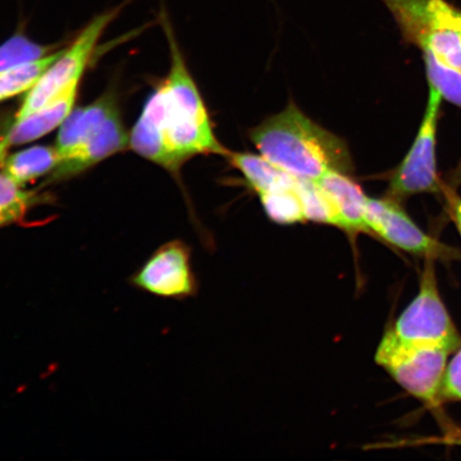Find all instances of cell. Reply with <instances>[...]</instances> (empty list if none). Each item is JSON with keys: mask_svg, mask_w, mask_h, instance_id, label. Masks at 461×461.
I'll return each instance as SVG.
<instances>
[{"mask_svg": "<svg viewBox=\"0 0 461 461\" xmlns=\"http://www.w3.org/2000/svg\"><path fill=\"white\" fill-rule=\"evenodd\" d=\"M169 74L149 97L130 132V148L140 157L177 176L184 164L200 155L226 158L230 149L215 134L209 109L188 70L169 24Z\"/></svg>", "mask_w": 461, "mask_h": 461, "instance_id": "cell-1", "label": "cell"}, {"mask_svg": "<svg viewBox=\"0 0 461 461\" xmlns=\"http://www.w3.org/2000/svg\"><path fill=\"white\" fill-rule=\"evenodd\" d=\"M258 154L303 181H319L331 171L354 175L348 142L322 128L295 102L248 131Z\"/></svg>", "mask_w": 461, "mask_h": 461, "instance_id": "cell-2", "label": "cell"}, {"mask_svg": "<svg viewBox=\"0 0 461 461\" xmlns=\"http://www.w3.org/2000/svg\"><path fill=\"white\" fill-rule=\"evenodd\" d=\"M451 354L439 346L401 342L387 331L375 360L409 394L426 405L436 406L442 401V384Z\"/></svg>", "mask_w": 461, "mask_h": 461, "instance_id": "cell-3", "label": "cell"}, {"mask_svg": "<svg viewBox=\"0 0 461 461\" xmlns=\"http://www.w3.org/2000/svg\"><path fill=\"white\" fill-rule=\"evenodd\" d=\"M434 262L426 258L417 297L388 331L401 342L439 346L453 353L460 348L461 337L442 302Z\"/></svg>", "mask_w": 461, "mask_h": 461, "instance_id": "cell-4", "label": "cell"}, {"mask_svg": "<svg viewBox=\"0 0 461 461\" xmlns=\"http://www.w3.org/2000/svg\"><path fill=\"white\" fill-rule=\"evenodd\" d=\"M118 14L119 10L114 9L97 15L67 49L62 50L59 57L51 63L37 85L27 92L14 121L26 118L61 95L68 86L79 83L103 32Z\"/></svg>", "mask_w": 461, "mask_h": 461, "instance_id": "cell-5", "label": "cell"}, {"mask_svg": "<svg viewBox=\"0 0 461 461\" xmlns=\"http://www.w3.org/2000/svg\"><path fill=\"white\" fill-rule=\"evenodd\" d=\"M135 290L161 299L185 301L197 295L199 281L193 267V252L185 241H167L128 279Z\"/></svg>", "mask_w": 461, "mask_h": 461, "instance_id": "cell-6", "label": "cell"}, {"mask_svg": "<svg viewBox=\"0 0 461 461\" xmlns=\"http://www.w3.org/2000/svg\"><path fill=\"white\" fill-rule=\"evenodd\" d=\"M442 96L434 86H429L428 107L416 140L391 178L388 193L391 198L400 200L422 193L439 190L437 173L436 135L438 115Z\"/></svg>", "mask_w": 461, "mask_h": 461, "instance_id": "cell-7", "label": "cell"}, {"mask_svg": "<svg viewBox=\"0 0 461 461\" xmlns=\"http://www.w3.org/2000/svg\"><path fill=\"white\" fill-rule=\"evenodd\" d=\"M366 221L368 234L397 249L425 258L451 256V250L425 234L393 198L367 197Z\"/></svg>", "mask_w": 461, "mask_h": 461, "instance_id": "cell-8", "label": "cell"}, {"mask_svg": "<svg viewBox=\"0 0 461 461\" xmlns=\"http://www.w3.org/2000/svg\"><path fill=\"white\" fill-rule=\"evenodd\" d=\"M128 148H130V134L124 128L118 109L95 134L86 138L73 152L59 160L56 168L50 173L43 186L77 176Z\"/></svg>", "mask_w": 461, "mask_h": 461, "instance_id": "cell-9", "label": "cell"}, {"mask_svg": "<svg viewBox=\"0 0 461 461\" xmlns=\"http://www.w3.org/2000/svg\"><path fill=\"white\" fill-rule=\"evenodd\" d=\"M330 200L337 217V228L351 240L368 234L366 214L367 195L348 173L331 171L316 181Z\"/></svg>", "mask_w": 461, "mask_h": 461, "instance_id": "cell-10", "label": "cell"}, {"mask_svg": "<svg viewBox=\"0 0 461 461\" xmlns=\"http://www.w3.org/2000/svg\"><path fill=\"white\" fill-rule=\"evenodd\" d=\"M79 83L73 84L26 118L14 121L4 141L9 148L40 140L62 125L74 109Z\"/></svg>", "mask_w": 461, "mask_h": 461, "instance_id": "cell-11", "label": "cell"}, {"mask_svg": "<svg viewBox=\"0 0 461 461\" xmlns=\"http://www.w3.org/2000/svg\"><path fill=\"white\" fill-rule=\"evenodd\" d=\"M115 111L118 105L113 94L104 95L89 105L73 109L60 126L56 140L55 148L60 159L95 134Z\"/></svg>", "mask_w": 461, "mask_h": 461, "instance_id": "cell-12", "label": "cell"}, {"mask_svg": "<svg viewBox=\"0 0 461 461\" xmlns=\"http://www.w3.org/2000/svg\"><path fill=\"white\" fill-rule=\"evenodd\" d=\"M224 158L240 173L247 187L257 195L276 188L293 185L298 180L261 154L229 151Z\"/></svg>", "mask_w": 461, "mask_h": 461, "instance_id": "cell-13", "label": "cell"}, {"mask_svg": "<svg viewBox=\"0 0 461 461\" xmlns=\"http://www.w3.org/2000/svg\"><path fill=\"white\" fill-rule=\"evenodd\" d=\"M59 160L55 147L34 146L8 155L2 169L17 185L24 187L28 183L50 175Z\"/></svg>", "mask_w": 461, "mask_h": 461, "instance_id": "cell-14", "label": "cell"}, {"mask_svg": "<svg viewBox=\"0 0 461 461\" xmlns=\"http://www.w3.org/2000/svg\"><path fill=\"white\" fill-rule=\"evenodd\" d=\"M38 190H26L17 185L4 171L0 172V229L25 222L33 207L44 203Z\"/></svg>", "mask_w": 461, "mask_h": 461, "instance_id": "cell-15", "label": "cell"}, {"mask_svg": "<svg viewBox=\"0 0 461 461\" xmlns=\"http://www.w3.org/2000/svg\"><path fill=\"white\" fill-rule=\"evenodd\" d=\"M298 186L299 178L293 185L276 188L258 195L269 221L280 226L307 222Z\"/></svg>", "mask_w": 461, "mask_h": 461, "instance_id": "cell-16", "label": "cell"}, {"mask_svg": "<svg viewBox=\"0 0 461 461\" xmlns=\"http://www.w3.org/2000/svg\"><path fill=\"white\" fill-rule=\"evenodd\" d=\"M63 49L41 59L23 63L0 73V103L31 91Z\"/></svg>", "mask_w": 461, "mask_h": 461, "instance_id": "cell-17", "label": "cell"}, {"mask_svg": "<svg viewBox=\"0 0 461 461\" xmlns=\"http://www.w3.org/2000/svg\"><path fill=\"white\" fill-rule=\"evenodd\" d=\"M429 85L449 103L461 107V71L441 61L431 51H423Z\"/></svg>", "mask_w": 461, "mask_h": 461, "instance_id": "cell-18", "label": "cell"}, {"mask_svg": "<svg viewBox=\"0 0 461 461\" xmlns=\"http://www.w3.org/2000/svg\"><path fill=\"white\" fill-rule=\"evenodd\" d=\"M57 45H41L15 34L0 45V73L23 63L41 59L56 51Z\"/></svg>", "mask_w": 461, "mask_h": 461, "instance_id": "cell-19", "label": "cell"}, {"mask_svg": "<svg viewBox=\"0 0 461 461\" xmlns=\"http://www.w3.org/2000/svg\"><path fill=\"white\" fill-rule=\"evenodd\" d=\"M441 399L461 401V348L447 367L441 389Z\"/></svg>", "mask_w": 461, "mask_h": 461, "instance_id": "cell-20", "label": "cell"}, {"mask_svg": "<svg viewBox=\"0 0 461 461\" xmlns=\"http://www.w3.org/2000/svg\"><path fill=\"white\" fill-rule=\"evenodd\" d=\"M452 214L461 235V199L452 200Z\"/></svg>", "mask_w": 461, "mask_h": 461, "instance_id": "cell-21", "label": "cell"}, {"mask_svg": "<svg viewBox=\"0 0 461 461\" xmlns=\"http://www.w3.org/2000/svg\"><path fill=\"white\" fill-rule=\"evenodd\" d=\"M8 157V147L4 140H0V168H3L5 158Z\"/></svg>", "mask_w": 461, "mask_h": 461, "instance_id": "cell-22", "label": "cell"}, {"mask_svg": "<svg viewBox=\"0 0 461 461\" xmlns=\"http://www.w3.org/2000/svg\"><path fill=\"white\" fill-rule=\"evenodd\" d=\"M460 19H461V11H460Z\"/></svg>", "mask_w": 461, "mask_h": 461, "instance_id": "cell-23", "label": "cell"}]
</instances>
